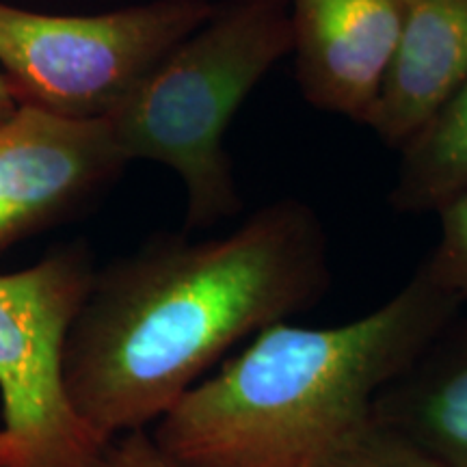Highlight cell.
<instances>
[{"mask_svg":"<svg viewBox=\"0 0 467 467\" xmlns=\"http://www.w3.org/2000/svg\"><path fill=\"white\" fill-rule=\"evenodd\" d=\"M329 282L314 210L279 200L221 238H151L96 271L63 350V381L102 437L145 431L243 342L314 306Z\"/></svg>","mask_w":467,"mask_h":467,"instance_id":"obj_1","label":"cell"},{"mask_svg":"<svg viewBox=\"0 0 467 467\" xmlns=\"http://www.w3.org/2000/svg\"><path fill=\"white\" fill-rule=\"evenodd\" d=\"M459 301L422 266L350 323L268 325L156 420L151 441L175 467H323L375 424L379 394Z\"/></svg>","mask_w":467,"mask_h":467,"instance_id":"obj_2","label":"cell"},{"mask_svg":"<svg viewBox=\"0 0 467 467\" xmlns=\"http://www.w3.org/2000/svg\"><path fill=\"white\" fill-rule=\"evenodd\" d=\"M290 52L288 0H225L104 119L128 162H159L180 175L186 230L210 227L241 208L227 128Z\"/></svg>","mask_w":467,"mask_h":467,"instance_id":"obj_3","label":"cell"},{"mask_svg":"<svg viewBox=\"0 0 467 467\" xmlns=\"http://www.w3.org/2000/svg\"><path fill=\"white\" fill-rule=\"evenodd\" d=\"M96 266L85 243L0 275V467H100L109 446L67 399L63 350Z\"/></svg>","mask_w":467,"mask_h":467,"instance_id":"obj_4","label":"cell"},{"mask_svg":"<svg viewBox=\"0 0 467 467\" xmlns=\"http://www.w3.org/2000/svg\"><path fill=\"white\" fill-rule=\"evenodd\" d=\"M213 11L210 0H150L109 14L55 16L0 0V74L17 104L107 119Z\"/></svg>","mask_w":467,"mask_h":467,"instance_id":"obj_5","label":"cell"},{"mask_svg":"<svg viewBox=\"0 0 467 467\" xmlns=\"http://www.w3.org/2000/svg\"><path fill=\"white\" fill-rule=\"evenodd\" d=\"M126 165L104 119L20 104L0 119V251L74 219Z\"/></svg>","mask_w":467,"mask_h":467,"instance_id":"obj_6","label":"cell"},{"mask_svg":"<svg viewBox=\"0 0 467 467\" xmlns=\"http://www.w3.org/2000/svg\"><path fill=\"white\" fill-rule=\"evenodd\" d=\"M303 98L364 124L399 44L402 0H288Z\"/></svg>","mask_w":467,"mask_h":467,"instance_id":"obj_7","label":"cell"},{"mask_svg":"<svg viewBox=\"0 0 467 467\" xmlns=\"http://www.w3.org/2000/svg\"><path fill=\"white\" fill-rule=\"evenodd\" d=\"M467 80V0H402L399 44L366 126L402 148Z\"/></svg>","mask_w":467,"mask_h":467,"instance_id":"obj_8","label":"cell"},{"mask_svg":"<svg viewBox=\"0 0 467 467\" xmlns=\"http://www.w3.org/2000/svg\"><path fill=\"white\" fill-rule=\"evenodd\" d=\"M443 331L385 385L375 422L446 467H467V327Z\"/></svg>","mask_w":467,"mask_h":467,"instance_id":"obj_9","label":"cell"},{"mask_svg":"<svg viewBox=\"0 0 467 467\" xmlns=\"http://www.w3.org/2000/svg\"><path fill=\"white\" fill-rule=\"evenodd\" d=\"M399 213H437L467 191V80L400 148Z\"/></svg>","mask_w":467,"mask_h":467,"instance_id":"obj_10","label":"cell"},{"mask_svg":"<svg viewBox=\"0 0 467 467\" xmlns=\"http://www.w3.org/2000/svg\"><path fill=\"white\" fill-rule=\"evenodd\" d=\"M440 241L424 268L437 284L467 299V191L440 210Z\"/></svg>","mask_w":467,"mask_h":467,"instance_id":"obj_11","label":"cell"},{"mask_svg":"<svg viewBox=\"0 0 467 467\" xmlns=\"http://www.w3.org/2000/svg\"><path fill=\"white\" fill-rule=\"evenodd\" d=\"M323 467H446L377 422Z\"/></svg>","mask_w":467,"mask_h":467,"instance_id":"obj_12","label":"cell"},{"mask_svg":"<svg viewBox=\"0 0 467 467\" xmlns=\"http://www.w3.org/2000/svg\"><path fill=\"white\" fill-rule=\"evenodd\" d=\"M100 467H175L156 443L148 431H130L115 437L104 448Z\"/></svg>","mask_w":467,"mask_h":467,"instance_id":"obj_13","label":"cell"},{"mask_svg":"<svg viewBox=\"0 0 467 467\" xmlns=\"http://www.w3.org/2000/svg\"><path fill=\"white\" fill-rule=\"evenodd\" d=\"M17 107H20V104H17L14 91H11L7 78L0 74V119L9 117Z\"/></svg>","mask_w":467,"mask_h":467,"instance_id":"obj_14","label":"cell"}]
</instances>
